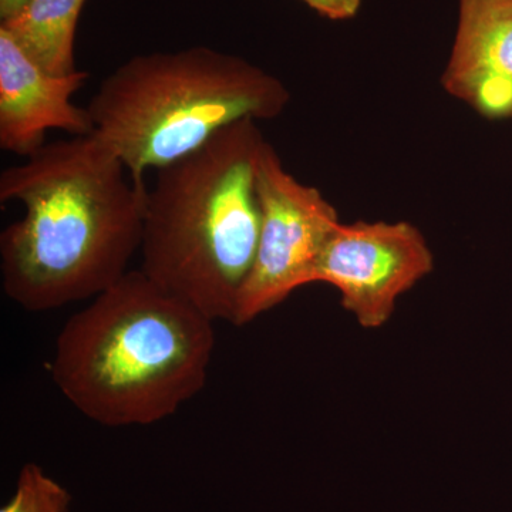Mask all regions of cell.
<instances>
[{
    "label": "cell",
    "instance_id": "obj_1",
    "mask_svg": "<svg viewBox=\"0 0 512 512\" xmlns=\"http://www.w3.org/2000/svg\"><path fill=\"white\" fill-rule=\"evenodd\" d=\"M148 190L96 137L45 144L0 175V201L25 208L0 235L5 295L29 312L93 299L128 274Z\"/></svg>",
    "mask_w": 512,
    "mask_h": 512
},
{
    "label": "cell",
    "instance_id": "obj_2",
    "mask_svg": "<svg viewBox=\"0 0 512 512\" xmlns=\"http://www.w3.org/2000/svg\"><path fill=\"white\" fill-rule=\"evenodd\" d=\"M214 348V320L133 271L67 320L50 375L94 423L148 426L204 389Z\"/></svg>",
    "mask_w": 512,
    "mask_h": 512
},
{
    "label": "cell",
    "instance_id": "obj_3",
    "mask_svg": "<svg viewBox=\"0 0 512 512\" xmlns=\"http://www.w3.org/2000/svg\"><path fill=\"white\" fill-rule=\"evenodd\" d=\"M264 143L255 120L238 121L157 170L148 191L140 271L214 322L234 323L254 266L256 161Z\"/></svg>",
    "mask_w": 512,
    "mask_h": 512
},
{
    "label": "cell",
    "instance_id": "obj_4",
    "mask_svg": "<svg viewBox=\"0 0 512 512\" xmlns=\"http://www.w3.org/2000/svg\"><path fill=\"white\" fill-rule=\"evenodd\" d=\"M291 94L242 57L197 46L138 55L101 82L86 107L93 137L138 185L242 120L275 119Z\"/></svg>",
    "mask_w": 512,
    "mask_h": 512
},
{
    "label": "cell",
    "instance_id": "obj_5",
    "mask_svg": "<svg viewBox=\"0 0 512 512\" xmlns=\"http://www.w3.org/2000/svg\"><path fill=\"white\" fill-rule=\"evenodd\" d=\"M256 190L261 231L232 325H247L271 311L296 289L313 284L320 255L339 217L318 188L285 170L274 147L265 141L256 161Z\"/></svg>",
    "mask_w": 512,
    "mask_h": 512
},
{
    "label": "cell",
    "instance_id": "obj_6",
    "mask_svg": "<svg viewBox=\"0 0 512 512\" xmlns=\"http://www.w3.org/2000/svg\"><path fill=\"white\" fill-rule=\"evenodd\" d=\"M433 268V252L410 222H339L320 255L313 284L333 286L360 326L379 329L392 318L400 296Z\"/></svg>",
    "mask_w": 512,
    "mask_h": 512
},
{
    "label": "cell",
    "instance_id": "obj_7",
    "mask_svg": "<svg viewBox=\"0 0 512 512\" xmlns=\"http://www.w3.org/2000/svg\"><path fill=\"white\" fill-rule=\"evenodd\" d=\"M87 79L89 73L80 70L67 76L47 72L0 26V148L30 157L45 146L49 130L93 134L89 111L72 103Z\"/></svg>",
    "mask_w": 512,
    "mask_h": 512
},
{
    "label": "cell",
    "instance_id": "obj_8",
    "mask_svg": "<svg viewBox=\"0 0 512 512\" xmlns=\"http://www.w3.org/2000/svg\"><path fill=\"white\" fill-rule=\"evenodd\" d=\"M441 84L485 119H511L512 0H460Z\"/></svg>",
    "mask_w": 512,
    "mask_h": 512
},
{
    "label": "cell",
    "instance_id": "obj_9",
    "mask_svg": "<svg viewBox=\"0 0 512 512\" xmlns=\"http://www.w3.org/2000/svg\"><path fill=\"white\" fill-rule=\"evenodd\" d=\"M86 0H29L2 28L47 72L67 76L77 72L74 39Z\"/></svg>",
    "mask_w": 512,
    "mask_h": 512
},
{
    "label": "cell",
    "instance_id": "obj_10",
    "mask_svg": "<svg viewBox=\"0 0 512 512\" xmlns=\"http://www.w3.org/2000/svg\"><path fill=\"white\" fill-rule=\"evenodd\" d=\"M70 501L66 488L30 463L20 471L15 494L0 512H67Z\"/></svg>",
    "mask_w": 512,
    "mask_h": 512
},
{
    "label": "cell",
    "instance_id": "obj_11",
    "mask_svg": "<svg viewBox=\"0 0 512 512\" xmlns=\"http://www.w3.org/2000/svg\"><path fill=\"white\" fill-rule=\"evenodd\" d=\"M309 8L330 20L352 19L359 12L362 0H302Z\"/></svg>",
    "mask_w": 512,
    "mask_h": 512
},
{
    "label": "cell",
    "instance_id": "obj_12",
    "mask_svg": "<svg viewBox=\"0 0 512 512\" xmlns=\"http://www.w3.org/2000/svg\"><path fill=\"white\" fill-rule=\"evenodd\" d=\"M29 0H0V19L8 20L25 8Z\"/></svg>",
    "mask_w": 512,
    "mask_h": 512
}]
</instances>
